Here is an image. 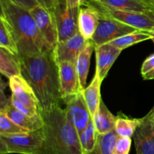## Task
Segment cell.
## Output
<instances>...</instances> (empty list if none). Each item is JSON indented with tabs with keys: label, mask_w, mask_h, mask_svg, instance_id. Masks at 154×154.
<instances>
[{
	"label": "cell",
	"mask_w": 154,
	"mask_h": 154,
	"mask_svg": "<svg viewBox=\"0 0 154 154\" xmlns=\"http://www.w3.org/2000/svg\"></svg>",
	"instance_id": "cell-38"
},
{
	"label": "cell",
	"mask_w": 154,
	"mask_h": 154,
	"mask_svg": "<svg viewBox=\"0 0 154 154\" xmlns=\"http://www.w3.org/2000/svg\"><path fill=\"white\" fill-rule=\"evenodd\" d=\"M136 31H138V30L100 14L99 25L91 41L95 47H98L104 44L110 43L118 38Z\"/></svg>",
	"instance_id": "cell-7"
},
{
	"label": "cell",
	"mask_w": 154,
	"mask_h": 154,
	"mask_svg": "<svg viewBox=\"0 0 154 154\" xmlns=\"http://www.w3.org/2000/svg\"><path fill=\"white\" fill-rule=\"evenodd\" d=\"M119 137L115 129L105 134H98L95 149L87 154H114L116 142Z\"/></svg>",
	"instance_id": "cell-22"
},
{
	"label": "cell",
	"mask_w": 154,
	"mask_h": 154,
	"mask_svg": "<svg viewBox=\"0 0 154 154\" xmlns=\"http://www.w3.org/2000/svg\"><path fill=\"white\" fill-rule=\"evenodd\" d=\"M11 95L20 101L29 110L36 114H40V106L38 100L28 82L21 75L9 79Z\"/></svg>",
	"instance_id": "cell-11"
},
{
	"label": "cell",
	"mask_w": 154,
	"mask_h": 154,
	"mask_svg": "<svg viewBox=\"0 0 154 154\" xmlns=\"http://www.w3.org/2000/svg\"><path fill=\"white\" fill-rule=\"evenodd\" d=\"M149 39H151V36L150 35L147 34L146 32L138 30V31L134 32V33H129L126 36L118 38L110 43L120 49L123 50L125 48L132 46V45H135V44L149 40Z\"/></svg>",
	"instance_id": "cell-25"
},
{
	"label": "cell",
	"mask_w": 154,
	"mask_h": 154,
	"mask_svg": "<svg viewBox=\"0 0 154 154\" xmlns=\"http://www.w3.org/2000/svg\"><path fill=\"white\" fill-rule=\"evenodd\" d=\"M0 48H5L12 54L19 56V51L14 38L8 24L2 17H0Z\"/></svg>",
	"instance_id": "cell-26"
},
{
	"label": "cell",
	"mask_w": 154,
	"mask_h": 154,
	"mask_svg": "<svg viewBox=\"0 0 154 154\" xmlns=\"http://www.w3.org/2000/svg\"><path fill=\"white\" fill-rule=\"evenodd\" d=\"M0 72L8 79L21 75L19 56L0 48Z\"/></svg>",
	"instance_id": "cell-21"
},
{
	"label": "cell",
	"mask_w": 154,
	"mask_h": 154,
	"mask_svg": "<svg viewBox=\"0 0 154 154\" xmlns=\"http://www.w3.org/2000/svg\"><path fill=\"white\" fill-rule=\"evenodd\" d=\"M146 33L151 36V40L154 42V31H147Z\"/></svg>",
	"instance_id": "cell-36"
},
{
	"label": "cell",
	"mask_w": 154,
	"mask_h": 154,
	"mask_svg": "<svg viewBox=\"0 0 154 154\" xmlns=\"http://www.w3.org/2000/svg\"><path fill=\"white\" fill-rule=\"evenodd\" d=\"M28 129L20 126L11 120L3 110H0V134L29 132Z\"/></svg>",
	"instance_id": "cell-27"
},
{
	"label": "cell",
	"mask_w": 154,
	"mask_h": 154,
	"mask_svg": "<svg viewBox=\"0 0 154 154\" xmlns=\"http://www.w3.org/2000/svg\"><path fill=\"white\" fill-rule=\"evenodd\" d=\"M1 110H3L5 113L13 122H14L15 123L23 128H26L30 131L41 129L43 128L44 125H45V121H44L43 116L42 114L37 116H34V117L27 116L15 108L11 104L10 100H9V102L4 107L1 108Z\"/></svg>",
	"instance_id": "cell-17"
},
{
	"label": "cell",
	"mask_w": 154,
	"mask_h": 154,
	"mask_svg": "<svg viewBox=\"0 0 154 154\" xmlns=\"http://www.w3.org/2000/svg\"><path fill=\"white\" fill-rule=\"evenodd\" d=\"M30 11L37 24L45 49L54 50L58 43V34L52 14L39 5Z\"/></svg>",
	"instance_id": "cell-8"
},
{
	"label": "cell",
	"mask_w": 154,
	"mask_h": 154,
	"mask_svg": "<svg viewBox=\"0 0 154 154\" xmlns=\"http://www.w3.org/2000/svg\"><path fill=\"white\" fill-rule=\"evenodd\" d=\"M123 50L117 48L111 43H106L95 47L96 51V71L99 73V79L103 81L108 75L113 63Z\"/></svg>",
	"instance_id": "cell-14"
},
{
	"label": "cell",
	"mask_w": 154,
	"mask_h": 154,
	"mask_svg": "<svg viewBox=\"0 0 154 154\" xmlns=\"http://www.w3.org/2000/svg\"><path fill=\"white\" fill-rule=\"evenodd\" d=\"M97 135L96 126L92 119L84 131L79 135L83 153H89L95 149L97 143Z\"/></svg>",
	"instance_id": "cell-24"
},
{
	"label": "cell",
	"mask_w": 154,
	"mask_h": 154,
	"mask_svg": "<svg viewBox=\"0 0 154 154\" xmlns=\"http://www.w3.org/2000/svg\"><path fill=\"white\" fill-rule=\"evenodd\" d=\"M154 69V54L149 56L142 63L141 69V75H144Z\"/></svg>",
	"instance_id": "cell-30"
},
{
	"label": "cell",
	"mask_w": 154,
	"mask_h": 154,
	"mask_svg": "<svg viewBox=\"0 0 154 154\" xmlns=\"http://www.w3.org/2000/svg\"><path fill=\"white\" fill-rule=\"evenodd\" d=\"M73 0H58L51 12L58 34V42L69 39L78 32L80 8Z\"/></svg>",
	"instance_id": "cell-5"
},
{
	"label": "cell",
	"mask_w": 154,
	"mask_h": 154,
	"mask_svg": "<svg viewBox=\"0 0 154 154\" xmlns=\"http://www.w3.org/2000/svg\"><path fill=\"white\" fill-rule=\"evenodd\" d=\"M59 72L62 100L66 103L68 100L82 91L80 85L76 63L69 61L60 62Z\"/></svg>",
	"instance_id": "cell-10"
},
{
	"label": "cell",
	"mask_w": 154,
	"mask_h": 154,
	"mask_svg": "<svg viewBox=\"0 0 154 154\" xmlns=\"http://www.w3.org/2000/svg\"><path fill=\"white\" fill-rule=\"evenodd\" d=\"M87 5H90L97 9L102 16L118 21L140 31H154V11L151 13H140L113 10L99 5L92 0L87 2Z\"/></svg>",
	"instance_id": "cell-6"
},
{
	"label": "cell",
	"mask_w": 154,
	"mask_h": 154,
	"mask_svg": "<svg viewBox=\"0 0 154 154\" xmlns=\"http://www.w3.org/2000/svg\"><path fill=\"white\" fill-rule=\"evenodd\" d=\"M105 8L123 11L151 13L154 3L151 0H92Z\"/></svg>",
	"instance_id": "cell-15"
},
{
	"label": "cell",
	"mask_w": 154,
	"mask_h": 154,
	"mask_svg": "<svg viewBox=\"0 0 154 154\" xmlns=\"http://www.w3.org/2000/svg\"><path fill=\"white\" fill-rule=\"evenodd\" d=\"M0 17L4 18L11 31L19 56L42 52L45 45L31 11L11 0H0Z\"/></svg>",
	"instance_id": "cell-2"
},
{
	"label": "cell",
	"mask_w": 154,
	"mask_h": 154,
	"mask_svg": "<svg viewBox=\"0 0 154 154\" xmlns=\"http://www.w3.org/2000/svg\"><path fill=\"white\" fill-rule=\"evenodd\" d=\"M143 122L141 119H130L128 117L117 116L115 122V131L120 137H133L137 128Z\"/></svg>",
	"instance_id": "cell-23"
},
{
	"label": "cell",
	"mask_w": 154,
	"mask_h": 154,
	"mask_svg": "<svg viewBox=\"0 0 154 154\" xmlns=\"http://www.w3.org/2000/svg\"><path fill=\"white\" fill-rule=\"evenodd\" d=\"M132 140L131 137H120L117 138L114 147V154H129L130 151Z\"/></svg>",
	"instance_id": "cell-28"
},
{
	"label": "cell",
	"mask_w": 154,
	"mask_h": 154,
	"mask_svg": "<svg viewBox=\"0 0 154 154\" xmlns=\"http://www.w3.org/2000/svg\"><path fill=\"white\" fill-rule=\"evenodd\" d=\"M102 82L99 79V73L96 71L94 77L90 84L82 91L87 105L90 112L92 118L97 111L101 102V85Z\"/></svg>",
	"instance_id": "cell-20"
},
{
	"label": "cell",
	"mask_w": 154,
	"mask_h": 154,
	"mask_svg": "<svg viewBox=\"0 0 154 154\" xmlns=\"http://www.w3.org/2000/svg\"><path fill=\"white\" fill-rule=\"evenodd\" d=\"M36 1L38 3L39 5L43 7L44 8L48 10V11L51 12L54 8L55 7L58 0H36Z\"/></svg>",
	"instance_id": "cell-32"
},
{
	"label": "cell",
	"mask_w": 154,
	"mask_h": 154,
	"mask_svg": "<svg viewBox=\"0 0 154 154\" xmlns=\"http://www.w3.org/2000/svg\"><path fill=\"white\" fill-rule=\"evenodd\" d=\"M117 116H114L106 107L105 103L101 100L97 111L93 118L98 134H105L115 129Z\"/></svg>",
	"instance_id": "cell-18"
},
{
	"label": "cell",
	"mask_w": 154,
	"mask_h": 154,
	"mask_svg": "<svg viewBox=\"0 0 154 154\" xmlns=\"http://www.w3.org/2000/svg\"><path fill=\"white\" fill-rule=\"evenodd\" d=\"M79 7H82V6H85L87 2L90 1V0H73Z\"/></svg>",
	"instance_id": "cell-34"
},
{
	"label": "cell",
	"mask_w": 154,
	"mask_h": 154,
	"mask_svg": "<svg viewBox=\"0 0 154 154\" xmlns=\"http://www.w3.org/2000/svg\"><path fill=\"white\" fill-rule=\"evenodd\" d=\"M87 41L78 31L69 39L59 42L54 48V53L59 63L63 61L76 63L78 56L85 47Z\"/></svg>",
	"instance_id": "cell-12"
},
{
	"label": "cell",
	"mask_w": 154,
	"mask_h": 154,
	"mask_svg": "<svg viewBox=\"0 0 154 154\" xmlns=\"http://www.w3.org/2000/svg\"><path fill=\"white\" fill-rule=\"evenodd\" d=\"M147 116L150 117V119H151L153 122H154V106L153 108H152V110L149 112V113H147Z\"/></svg>",
	"instance_id": "cell-35"
},
{
	"label": "cell",
	"mask_w": 154,
	"mask_h": 154,
	"mask_svg": "<svg viewBox=\"0 0 154 154\" xmlns=\"http://www.w3.org/2000/svg\"><path fill=\"white\" fill-rule=\"evenodd\" d=\"M21 75L31 85L37 97L41 113L60 106L59 62L54 50L45 49L42 52L19 56Z\"/></svg>",
	"instance_id": "cell-1"
},
{
	"label": "cell",
	"mask_w": 154,
	"mask_h": 154,
	"mask_svg": "<svg viewBox=\"0 0 154 154\" xmlns=\"http://www.w3.org/2000/svg\"><path fill=\"white\" fill-rule=\"evenodd\" d=\"M151 1H152V2H153L154 3V0H151Z\"/></svg>",
	"instance_id": "cell-37"
},
{
	"label": "cell",
	"mask_w": 154,
	"mask_h": 154,
	"mask_svg": "<svg viewBox=\"0 0 154 154\" xmlns=\"http://www.w3.org/2000/svg\"><path fill=\"white\" fill-rule=\"evenodd\" d=\"M66 116L80 134L84 131L92 118L90 112L81 91L66 102Z\"/></svg>",
	"instance_id": "cell-9"
},
{
	"label": "cell",
	"mask_w": 154,
	"mask_h": 154,
	"mask_svg": "<svg viewBox=\"0 0 154 154\" xmlns=\"http://www.w3.org/2000/svg\"><path fill=\"white\" fill-rule=\"evenodd\" d=\"M132 137L136 154H154V122L147 114Z\"/></svg>",
	"instance_id": "cell-13"
},
{
	"label": "cell",
	"mask_w": 154,
	"mask_h": 154,
	"mask_svg": "<svg viewBox=\"0 0 154 154\" xmlns=\"http://www.w3.org/2000/svg\"><path fill=\"white\" fill-rule=\"evenodd\" d=\"M100 14L92 5H87L80 8L78 31L86 40H91L99 25Z\"/></svg>",
	"instance_id": "cell-16"
},
{
	"label": "cell",
	"mask_w": 154,
	"mask_h": 154,
	"mask_svg": "<svg viewBox=\"0 0 154 154\" xmlns=\"http://www.w3.org/2000/svg\"><path fill=\"white\" fill-rule=\"evenodd\" d=\"M45 142L42 128L26 133L0 134V154H44Z\"/></svg>",
	"instance_id": "cell-4"
},
{
	"label": "cell",
	"mask_w": 154,
	"mask_h": 154,
	"mask_svg": "<svg viewBox=\"0 0 154 154\" xmlns=\"http://www.w3.org/2000/svg\"><path fill=\"white\" fill-rule=\"evenodd\" d=\"M143 79L144 80H150V79H154V69H152L151 71H150L149 72H147L145 75H142Z\"/></svg>",
	"instance_id": "cell-33"
},
{
	"label": "cell",
	"mask_w": 154,
	"mask_h": 154,
	"mask_svg": "<svg viewBox=\"0 0 154 154\" xmlns=\"http://www.w3.org/2000/svg\"><path fill=\"white\" fill-rule=\"evenodd\" d=\"M95 50V45L91 40L87 41L85 47L81 51L78 57L76 62L77 71L79 77L80 85L81 91H84L86 88L87 76L90 69V60L93 51Z\"/></svg>",
	"instance_id": "cell-19"
},
{
	"label": "cell",
	"mask_w": 154,
	"mask_h": 154,
	"mask_svg": "<svg viewBox=\"0 0 154 154\" xmlns=\"http://www.w3.org/2000/svg\"><path fill=\"white\" fill-rule=\"evenodd\" d=\"M9 100H10L11 104L12 105H13L14 107H15V108L17 109L19 111L21 112V113H24V114L27 115V116H32V117H34V116H39V115L42 114V113H40V114H36V113H33L32 111H31L30 110H29V109L27 108L26 106H24L23 104L22 103L20 102V101H18V100L17 99V98H15L14 95H11Z\"/></svg>",
	"instance_id": "cell-29"
},
{
	"label": "cell",
	"mask_w": 154,
	"mask_h": 154,
	"mask_svg": "<svg viewBox=\"0 0 154 154\" xmlns=\"http://www.w3.org/2000/svg\"><path fill=\"white\" fill-rule=\"evenodd\" d=\"M11 1L16 3L18 5L29 11L38 5V3L37 2L36 0H11Z\"/></svg>",
	"instance_id": "cell-31"
},
{
	"label": "cell",
	"mask_w": 154,
	"mask_h": 154,
	"mask_svg": "<svg viewBox=\"0 0 154 154\" xmlns=\"http://www.w3.org/2000/svg\"><path fill=\"white\" fill-rule=\"evenodd\" d=\"M42 113L45 125L44 154H84L80 137L75 127L60 106Z\"/></svg>",
	"instance_id": "cell-3"
}]
</instances>
